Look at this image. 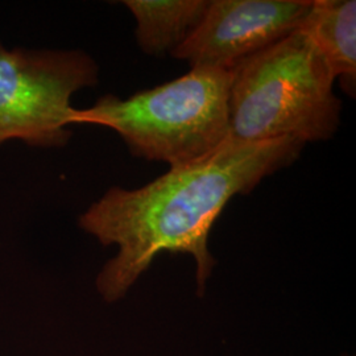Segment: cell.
<instances>
[{"label": "cell", "mask_w": 356, "mask_h": 356, "mask_svg": "<svg viewBox=\"0 0 356 356\" xmlns=\"http://www.w3.org/2000/svg\"><path fill=\"white\" fill-rule=\"evenodd\" d=\"M304 143L292 138L244 144L227 140L201 161L170 168L139 189L114 186L79 216V227L118 252L95 285L108 304L120 301L160 254H191L197 292L204 296L216 259L209 235L229 200L248 194L293 164Z\"/></svg>", "instance_id": "1"}, {"label": "cell", "mask_w": 356, "mask_h": 356, "mask_svg": "<svg viewBox=\"0 0 356 356\" xmlns=\"http://www.w3.org/2000/svg\"><path fill=\"white\" fill-rule=\"evenodd\" d=\"M334 82L317 45L300 28L231 70L229 140H329L342 110Z\"/></svg>", "instance_id": "2"}, {"label": "cell", "mask_w": 356, "mask_h": 356, "mask_svg": "<svg viewBox=\"0 0 356 356\" xmlns=\"http://www.w3.org/2000/svg\"><path fill=\"white\" fill-rule=\"evenodd\" d=\"M231 72L191 67L127 99L104 95L76 110L74 124L111 128L134 156L170 168L201 161L229 140Z\"/></svg>", "instance_id": "3"}, {"label": "cell", "mask_w": 356, "mask_h": 356, "mask_svg": "<svg viewBox=\"0 0 356 356\" xmlns=\"http://www.w3.org/2000/svg\"><path fill=\"white\" fill-rule=\"evenodd\" d=\"M98 65L81 51H8L0 42V145L63 147L74 124L73 94L98 82Z\"/></svg>", "instance_id": "4"}, {"label": "cell", "mask_w": 356, "mask_h": 356, "mask_svg": "<svg viewBox=\"0 0 356 356\" xmlns=\"http://www.w3.org/2000/svg\"><path fill=\"white\" fill-rule=\"evenodd\" d=\"M313 0H211L204 17L170 56L191 67L231 72L298 31Z\"/></svg>", "instance_id": "5"}, {"label": "cell", "mask_w": 356, "mask_h": 356, "mask_svg": "<svg viewBox=\"0 0 356 356\" xmlns=\"http://www.w3.org/2000/svg\"><path fill=\"white\" fill-rule=\"evenodd\" d=\"M301 29L317 45L332 78L339 79L344 92L355 98V0H313Z\"/></svg>", "instance_id": "6"}, {"label": "cell", "mask_w": 356, "mask_h": 356, "mask_svg": "<svg viewBox=\"0 0 356 356\" xmlns=\"http://www.w3.org/2000/svg\"><path fill=\"white\" fill-rule=\"evenodd\" d=\"M135 16L136 41L149 56L172 54L200 24L207 0H124Z\"/></svg>", "instance_id": "7"}]
</instances>
